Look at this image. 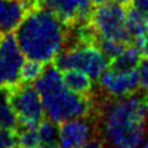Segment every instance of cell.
I'll return each instance as SVG.
<instances>
[{
	"label": "cell",
	"instance_id": "30bf717a",
	"mask_svg": "<svg viewBox=\"0 0 148 148\" xmlns=\"http://www.w3.org/2000/svg\"><path fill=\"white\" fill-rule=\"evenodd\" d=\"M42 6L52 10L67 27L89 22L94 10L89 0H42Z\"/></svg>",
	"mask_w": 148,
	"mask_h": 148
},
{
	"label": "cell",
	"instance_id": "ba28073f",
	"mask_svg": "<svg viewBox=\"0 0 148 148\" xmlns=\"http://www.w3.org/2000/svg\"><path fill=\"white\" fill-rule=\"evenodd\" d=\"M98 135L94 116L68 120L59 126V148H82Z\"/></svg>",
	"mask_w": 148,
	"mask_h": 148
},
{
	"label": "cell",
	"instance_id": "7a4b0ae2",
	"mask_svg": "<svg viewBox=\"0 0 148 148\" xmlns=\"http://www.w3.org/2000/svg\"><path fill=\"white\" fill-rule=\"evenodd\" d=\"M15 37L25 57L48 64L66 47L68 27L52 10L38 6L26 14Z\"/></svg>",
	"mask_w": 148,
	"mask_h": 148
},
{
	"label": "cell",
	"instance_id": "52a82bcc",
	"mask_svg": "<svg viewBox=\"0 0 148 148\" xmlns=\"http://www.w3.org/2000/svg\"><path fill=\"white\" fill-rule=\"evenodd\" d=\"M24 53L20 49L15 35L6 34L0 40V88H11L18 84Z\"/></svg>",
	"mask_w": 148,
	"mask_h": 148
},
{
	"label": "cell",
	"instance_id": "9c48e42d",
	"mask_svg": "<svg viewBox=\"0 0 148 148\" xmlns=\"http://www.w3.org/2000/svg\"><path fill=\"white\" fill-rule=\"evenodd\" d=\"M98 82L100 91L110 98H122L136 94L140 88L138 68L131 72H117L108 68Z\"/></svg>",
	"mask_w": 148,
	"mask_h": 148
},
{
	"label": "cell",
	"instance_id": "484cf974",
	"mask_svg": "<svg viewBox=\"0 0 148 148\" xmlns=\"http://www.w3.org/2000/svg\"><path fill=\"white\" fill-rule=\"evenodd\" d=\"M145 92H146V96L148 98V88H146V89H145Z\"/></svg>",
	"mask_w": 148,
	"mask_h": 148
},
{
	"label": "cell",
	"instance_id": "f1b7e54d",
	"mask_svg": "<svg viewBox=\"0 0 148 148\" xmlns=\"http://www.w3.org/2000/svg\"><path fill=\"white\" fill-rule=\"evenodd\" d=\"M104 148H106V145H105V146H104ZM110 148H111V147H110Z\"/></svg>",
	"mask_w": 148,
	"mask_h": 148
},
{
	"label": "cell",
	"instance_id": "603a6c76",
	"mask_svg": "<svg viewBox=\"0 0 148 148\" xmlns=\"http://www.w3.org/2000/svg\"><path fill=\"white\" fill-rule=\"evenodd\" d=\"M104 146H105V142L103 140V137L98 135L94 138H91L89 142H86L82 148H104Z\"/></svg>",
	"mask_w": 148,
	"mask_h": 148
},
{
	"label": "cell",
	"instance_id": "7402d4cb",
	"mask_svg": "<svg viewBox=\"0 0 148 148\" xmlns=\"http://www.w3.org/2000/svg\"><path fill=\"white\" fill-rule=\"evenodd\" d=\"M130 6L133 8L148 20V0H131Z\"/></svg>",
	"mask_w": 148,
	"mask_h": 148
},
{
	"label": "cell",
	"instance_id": "8992f818",
	"mask_svg": "<svg viewBox=\"0 0 148 148\" xmlns=\"http://www.w3.org/2000/svg\"><path fill=\"white\" fill-rule=\"evenodd\" d=\"M9 96L15 111L18 127L37 128L45 116L42 98L32 83L20 82L9 88Z\"/></svg>",
	"mask_w": 148,
	"mask_h": 148
},
{
	"label": "cell",
	"instance_id": "83f0119b",
	"mask_svg": "<svg viewBox=\"0 0 148 148\" xmlns=\"http://www.w3.org/2000/svg\"><path fill=\"white\" fill-rule=\"evenodd\" d=\"M1 37H3V35H1V34H0V40H1Z\"/></svg>",
	"mask_w": 148,
	"mask_h": 148
},
{
	"label": "cell",
	"instance_id": "2e32d148",
	"mask_svg": "<svg viewBox=\"0 0 148 148\" xmlns=\"http://www.w3.org/2000/svg\"><path fill=\"white\" fill-rule=\"evenodd\" d=\"M41 146V140L37 128H22L17 131L18 148H37Z\"/></svg>",
	"mask_w": 148,
	"mask_h": 148
},
{
	"label": "cell",
	"instance_id": "3957f363",
	"mask_svg": "<svg viewBox=\"0 0 148 148\" xmlns=\"http://www.w3.org/2000/svg\"><path fill=\"white\" fill-rule=\"evenodd\" d=\"M45 114L56 123L68 120L89 117L95 111V95H80L62 84L53 90L41 95Z\"/></svg>",
	"mask_w": 148,
	"mask_h": 148
},
{
	"label": "cell",
	"instance_id": "5b68a950",
	"mask_svg": "<svg viewBox=\"0 0 148 148\" xmlns=\"http://www.w3.org/2000/svg\"><path fill=\"white\" fill-rule=\"evenodd\" d=\"M127 6L116 0L94 6L89 22L98 38L132 43V38L127 31Z\"/></svg>",
	"mask_w": 148,
	"mask_h": 148
},
{
	"label": "cell",
	"instance_id": "ac0fdd59",
	"mask_svg": "<svg viewBox=\"0 0 148 148\" xmlns=\"http://www.w3.org/2000/svg\"><path fill=\"white\" fill-rule=\"evenodd\" d=\"M43 67H45L43 63L32 61V59L25 62L21 68L20 80L24 83H34L41 75V73L43 71Z\"/></svg>",
	"mask_w": 148,
	"mask_h": 148
},
{
	"label": "cell",
	"instance_id": "8fae6325",
	"mask_svg": "<svg viewBox=\"0 0 148 148\" xmlns=\"http://www.w3.org/2000/svg\"><path fill=\"white\" fill-rule=\"evenodd\" d=\"M26 14L21 0H0V34L4 36L16 30Z\"/></svg>",
	"mask_w": 148,
	"mask_h": 148
},
{
	"label": "cell",
	"instance_id": "7c38bea8",
	"mask_svg": "<svg viewBox=\"0 0 148 148\" xmlns=\"http://www.w3.org/2000/svg\"><path fill=\"white\" fill-rule=\"evenodd\" d=\"M142 61L140 51L133 43L126 45V47L119 56L110 61L109 68L117 72H131L136 71Z\"/></svg>",
	"mask_w": 148,
	"mask_h": 148
},
{
	"label": "cell",
	"instance_id": "d4e9b609",
	"mask_svg": "<svg viewBox=\"0 0 148 148\" xmlns=\"http://www.w3.org/2000/svg\"><path fill=\"white\" fill-rule=\"evenodd\" d=\"M141 148H148V141H146L145 143H143V145H142V147Z\"/></svg>",
	"mask_w": 148,
	"mask_h": 148
},
{
	"label": "cell",
	"instance_id": "4fadbf2b",
	"mask_svg": "<svg viewBox=\"0 0 148 148\" xmlns=\"http://www.w3.org/2000/svg\"><path fill=\"white\" fill-rule=\"evenodd\" d=\"M62 75L64 85L72 91L85 96H91L94 94V89H92L94 80L86 73L77 69H71V71H64Z\"/></svg>",
	"mask_w": 148,
	"mask_h": 148
},
{
	"label": "cell",
	"instance_id": "ffe728a7",
	"mask_svg": "<svg viewBox=\"0 0 148 148\" xmlns=\"http://www.w3.org/2000/svg\"><path fill=\"white\" fill-rule=\"evenodd\" d=\"M138 77H140V88L143 90L148 88V58H143L138 66Z\"/></svg>",
	"mask_w": 148,
	"mask_h": 148
},
{
	"label": "cell",
	"instance_id": "cb8c5ba5",
	"mask_svg": "<svg viewBox=\"0 0 148 148\" xmlns=\"http://www.w3.org/2000/svg\"><path fill=\"white\" fill-rule=\"evenodd\" d=\"M89 1H90L94 6H98V5H101V4L109 3V1H111V0H89Z\"/></svg>",
	"mask_w": 148,
	"mask_h": 148
},
{
	"label": "cell",
	"instance_id": "d6986e66",
	"mask_svg": "<svg viewBox=\"0 0 148 148\" xmlns=\"http://www.w3.org/2000/svg\"><path fill=\"white\" fill-rule=\"evenodd\" d=\"M0 148H17V131L0 127Z\"/></svg>",
	"mask_w": 148,
	"mask_h": 148
},
{
	"label": "cell",
	"instance_id": "44dd1931",
	"mask_svg": "<svg viewBox=\"0 0 148 148\" xmlns=\"http://www.w3.org/2000/svg\"><path fill=\"white\" fill-rule=\"evenodd\" d=\"M133 45L138 48L143 58H148V31L133 41Z\"/></svg>",
	"mask_w": 148,
	"mask_h": 148
},
{
	"label": "cell",
	"instance_id": "e0dca14e",
	"mask_svg": "<svg viewBox=\"0 0 148 148\" xmlns=\"http://www.w3.org/2000/svg\"><path fill=\"white\" fill-rule=\"evenodd\" d=\"M126 45L128 43H123V42H120V41L109 40V38H98V42H96V46L106 56V58L109 61L114 59L116 56L121 53L123 48L126 47Z\"/></svg>",
	"mask_w": 148,
	"mask_h": 148
},
{
	"label": "cell",
	"instance_id": "9a60e30c",
	"mask_svg": "<svg viewBox=\"0 0 148 148\" xmlns=\"http://www.w3.org/2000/svg\"><path fill=\"white\" fill-rule=\"evenodd\" d=\"M41 146L46 148H59V127L52 120H42L38 125Z\"/></svg>",
	"mask_w": 148,
	"mask_h": 148
},
{
	"label": "cell",
	"instance_id": "6da1fadb",
	"mask_svg": "<svg viewBox=\"0 0 148 148\" xmlns=\"http://www.w3.org/2000/svg\"><path fill=\"white\" fill-rule=\"evenodd\" d=\"M95 117L99 135L111 148H141L148 130V98L132 94L96 100Z\"/></svg>",
	"mask_w": 148,
	"mask_h": 148
},
{
	"label": "cell",
	"instance_id": "4316f807",
	"mask_svg": "<svg viewBox=\"0 0 148 148\" xmlns=\"http://www.w3.org/2000/svg\"><path fill=\"white\" fill-rule=\"evenodd\" d=\"M18 148V147H17ZM37 148H46V147H43V146H40V147H37Z\"/></svg>",
	"mask_w": 148,
	"mask_h": 148
},
{
	"label": "cell",
	"instance_id": "5bb4252c",
	"mask_svg": "<svg viewBox=\"0 0 148 148\" xmlns=\"http://www.w3.org/2000/svg\"><path fill=\"white\" fill-rule=\"evenodd\" d=\"M0 127L15 131L18 128V120L10 103L9 88H0Z\"/></svg>",
	"mask_w": 148,
	"mask_h": 148
},
{
	"label": "cell",
	"instance_id": "277c9868",
	"mask_svg": "<svg viewBox=\"0 0 148 148\" xmlns=\"http://www.w3.org/2000/svg\"><path fill=\"white\" fill-rule=\"evenodd\" d=\"M53 64L61 72L77 69L86 73L92 80H98L109 68L110 61L96 45H73L64 47Z\"/></svg>",
	"mask_w": 148,
	"mask_h": 148
}]
</instances>
